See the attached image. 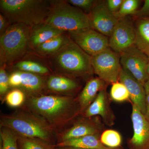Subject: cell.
Here are the masks:
<instances>
[{
    "label": "cell",
    "mask_w": 149,
    "mask_h": 149,
    "mask_svg": "<svg viewBox=\"0 0 149 149\" xmlns=\"http://www.w3.org/2000/svg\"><path fill=\"white\" fill-rule=\"evenodd\" d=\"M94 72L105 83H113L119 81L122 67L120 54L110 48L92 56Z\"/></svg>",
    "instance_id": "obj_7"
},
{
    "label": "cell",
    "mask_w": 149,
    "mask_h": 149,
    "mask_svg": "<svg viewBox=\"0 0 149 149\" xmlns=\"http://www.w3.org/2000/svg\"><path fill=\"white\" fill-rule=\"evenodd\" d=\"M136 32L135 25L128 17L119 18L109 37V47L120 54L135 45Z\"/></svg>",
    "instance_id": "obj_10"
},
{
    "label": "cell",
    "mask_w": 149,
    "mask_h": 149,
    "mask_svg": "<svg viewBox=\"0 0 149 149\" xmlns=\"http://www.w3.org/2000/svg\"><path fill=\"white\" fill-rule=\"evenodd\" d=\"M146 95V113L145 116L149 120V79L144 85Z\"/></svg>",
    "instance_id": "obj_35"
},
{
    "label": "cell",
    "mask_w": 149,
    "mask_h": 149,
    "mask_svg": "<svg viewBox=\"0 0 149 149\" xmlns=\"http://www.w3.org/2000/svg\"><path fill=\"white\" fill-rule=\"evenodd\" d=\"M1 126L17 136L40 139L51 143L55 135V130L49 124L30 111H16L2 116Z\"/></svg>",
    "instance_id": "obj_2"
},
{
    "label": "cell",
    "mask_w": 149,
    "mask_h": 149,
    "mask_svg": "<svg viewBox=\"0 0 149 149\" xmlns=\"http://www.w3.org/2000/svg\"><path fill=\"white\" fill-rule=\"evenodd\" d=\"M31 27L14 23L6 28L0 37L1 53L6 62L10 64L23 55L30 44Z\"/></svg>",
    "instance_id": "obj_6"
},
{
    "label": "cell",
    "mask_w": 149,
    "mask_h": 149,
    "mask_svg": "<svg viewBox=\"0 0 149 149\" xmlns=\"http://www.w3.org/2000/svg\"><path fill=\"white\" fill-rule=\"evenodd\" d=\"M135 25V45L149 56V17L137 18Z\"/></svg>",
    "instance_id": "obj_19"
},
{
    "label": "cell",
    "mask_w": 149,
    "mask_h": 149,
    "mask_svg": "<svg viewBox=\"0 0 149 149\" xmlns=\"http://www.w3.org/2000/svg\"><path fill=\"white\" fill-rule=\"evenodd\" d=\"M102 143L106 146L115 149L120 146L122 143V137L116 130L109 129L104 130L100 136Z\"/></svg>",
    "instance_id": "obj_24"
},
{
    "label": "cell",
    "mask_w": 149,
    "mask_h": 149,
    "mask_svg": "<svg viewBox=\"0 0 149 149\" xmlns=\"http://www.w3.org/2000/svg\"><path fill=\"white\" fill-rule=\"evenodd\" d=\"M131 120L133 134L129 141L130 145L136 149H149V120L133 104Z\"/></svg>",
    "instance_id": "obj_12"
},
{
    "label": "cell",
    "mask_w": 149,
    "mask_h": 149,
    "mask_svg": "<svg viewBox=\"0 0 149 149\" xmlns=\"http://www.w3.org/2000/svg\"><path fill=\"white\" fill-rule=\"evenodd\" d=\"M71 40L86 53L93 56L109 47V39L92 28L69 32Z\"/></svg>",
    "instance_id": "obj_9"
},
{
    "label": "cell",
    "mask_w": 149,
    "mask_h": 149,
    "mask_svg": "<svg viewBox=\"0 0 149 149\" xmlns=\"http://www.w3.org/2000/svg\"><path fill=\"white\" fill-rule=\"evenodd\" d=\"M17 143L20 149H55L56 146L35 138H27L17 136Z\"/></svg>",
    "instance_id": "obj_23"
},
{
    "label": "cell",
    "mask_w": 149,
    "mask_h": 149,
    "mask_svg": "<svg viewBox=\"0 0 149 149\" xmlns=\"http://www.w3.org/2000/svg\"><path fill=\"white\" fill-rule=\"evenodd\" d=\"M0 7L11 22L31 27L44 23L50 9L47 2L41 0H1Z\"/></svg>",
    "instance_id": "obj_3"
},
{
    "label": "cell",
    "mask_w": 149,
    "mask_h": 149,
    "mask_svg": "<svg viewBox=\"0 0 149 149\" xmlns=\"http://www.w3.org/2000/svg\"><path fill=\"white\" fill-rule=\"evenodd\" d=\"M55 149H86L80 148H74V147H56Z\"/></svg>",
    "instance_id": "obj_37"
},
{
    "label": "cell",
    "mask_w": 149,
    "mask_h": 149,
    "mask_svg": "<svg viewBox=\"0 0 149 149\" xmlns=\"http://www.w3.org/2000/svg\"><path fill=\"white\" fill-rule=\"evenodd\" d=\"M15 67L20 71L35 74H46L49 72L47 68L42 65L30 61H23L17 63Z\"/></svg>",
    "instance_id": "obj_25"
},
{
    "label": "cell",
    "mask_w": 149,
    "mask_h": 149,
    "mask_svg": "<svg viewBox=\"0 0 149 149\" xmlns=\"http://www.w3.org/2000/svg\"><path fill=\"white\" fill-rule=\"evenodd\" d=\"M112 85L110 96L113 100L117 102H122L130 99L128 90L124 84L118 81Z\"/></svg>",
    "instance_id": "obj_27"
},
{
    "label": "cell",
    "mask_w": 149,
    "mask_h": 149,
    "mask_svg": "<svg viewBox=\"0 0 149 149\" xmlns=\"http://www.w3.org/2000/svg\"><path fill=\"white\" fill-rule=\"evenodd\" d=\"M149 58V64H148V74L149 77V56H148Z\"/></svg>",
    "instance_id": "obj_38"
},
{
    "label": "cell",
    "mask_w": 149,
    "mask_h": 149,
    "mask_svg": "<svg viewBox=\"0 0 149 149\" xmlns=\"http://www.w3.org/2000/svg\"><path fill=\"white\" fill-rule=\"evenodd\" d=\"M101 134L88 135L59 142L56 147H74L86 149H115L106 146L100 140Z\"/></svg>",
    "instance_id": "obj_17"
},
{
    "label": "cell",
    "mask_w": 149,
    "mask_h": 149,
    "mask_svg": "<svg viewBox=\"0 0 149 149\" xmlns=\"http://www.w3.org/2000/svg\"><path fill=\"white\" fill-rule=\"evenodd\" d=\"M27 107L29 111L54 130L65 126L82 112L77 100L68 96H32Z\"/></svg>",
    "instance_id": "obj_1"
},
{
    "label": "cell",
    "mask_w": 149,
    "mask_h": 149,
    "mask_svg": "<svg viewBox=\"0 0 149 149\" xmlns=\"http://www.w3.org/2000/svg\"><path fill=\"white\" fill-rule=\"evenodd\" d=\"M105 83L99 77L92 78L87 82L77 99L82 112L95 100L99 92L104 89Z\"/></svg>",
    "instance_id": "obj_16"
},
{
    "label": "cell",
    "mask_w": 149,
    "mask_h": 149,
    "mask_svg": "<svg viewBox=\"0 0 149 149\" xmlns=\"http://www.w3.org/2000/svg\"><path fill=\"white\" fill-rule=\"evenodd\" d=\"M7 25V22L6 17L3 14H0V31L1 33L2 34L3 32L6 29V26Z\"/></svg>",
    "instance_id": "obj_36"
},
{
    "label": "cell",
    "mask_w": 149,
    "mask_h": 149,
    "mask_svg": "<svg viewBox=\"0 0 149 149\" xmlns=\"http://www.w3.org/2000/svg\"><path fill=\"white\" fill-rule=\"evenodd\" d=\"M47 86L48 89L54 92L65 93L74 91L78 85L75 81L70 78L53 75L48 79Z\"/></svg>",
    "instance_id": "obj_20"
},
{
    "label": "cell",
    "mask_w": 149,
    "mask_h": 149,
    "mask_svg": "<svg viewBox=\"0 0 149 149\" xmlns=\"http://www.w3.org/2000/svg\"><path fill=\"white\" fill-rule=\"evenodd\" d=\"M54 60L57 66L67 73L84 77L94 73L92 56L72 40L56 53Z\"/></svg>",
    "instance_id": "obj_5"
},
{
    "label": "cell",
    "mask_w": 149,
    "mask_h": 149,
    "mask_svg": "<svg viewBox=\"0 0 149 149\" xmlns=\"http://www.w3.org/2000/svg\"><path fill=\"white\" fill-rule=\"evenodd\" d=\"M19 72L21 77L20 87L30 93H38L42 89L44 81L40 75L23 71Z\"/></svg>",
    "instance_id": "obj_21"
},
{
    "label": "cell",
    "mask_w": 149,
    "mask_h": 149,
    "mask_svg": "<svg viewBox=\"0 0 149 149\" xmlns=\"http://www.w3.org/2000/svg\"><path fill=\"white\" fill-rule=\"evenodd\" d=\"M1 149H18L17 136L8 128L1 127Z\"/></svg>",
    "instance_id": "obj_26"
},
{
    "label": "cell",
    "mask_w": 149,
    "mask_h": 149,
    "mask_svg": "<svg viewBox=\"0 0 149 149\" xmlns=\"http://www.w3.org/2000/svg\"><path fill=\"white\" fill-rule=\"evenodd\" d=\"M44 23L63 32H77L91 28L89 15L80 9L65 2L53 6Z\"/></svg>",
    "instance_id": "obj_4"
},
{
    "label": "cell",
    "mask_w": 149,
    "mask_h": 149,
    "mask_svg": "<svg viewBox=\"0 0 149 149\" xmlns=\"http://www.w3.org/2000/svg\"><path fill=\"white\" fill-rule=\"evenodd\" d=\"M68 3L70 4L84 10L85 11H91L95 3V1L93 0H69Z\"/></svg>",
    "instance_id": "obj_30"
},
{
    "label": "cell",
    "mask_w": 149,
    "mask_h": 149,
    "mask_svg": "<svg viewBox=\"0 0 149 149\" xmlns=\"http://www.w3.org/2000/svg\"><path fill=\"white\" fill-rule=\"evenodd\" d=\"M10 86L20 87L21 85V77L19 71L13 72L9 77Z\"/></svg>",
    "instance_id": "obj_34"
},
{
    "label": "cell",
    "mask_w": 149,
    "mask_h": 149,
    "mask_svg": "<svg viewBox=\"0 0 149 149\" xmlns=\"http://www.w3.org/2000/svg\"><path fill=\"white\" fill-rule=\"evenodd\" d=\"M25 95L24 92L19 89H14L7 94L5 100L8 105L13 107L20 106L24 102Z\"/></svg>",
    "instance_id": "obj_29"
},
{
    "label": "cell",
    "mask_w": 149,
    "mask_h": 149,
    "mask_svg": "<svg viewBox=\"0 0 149 149\" xmlns=\"http://www.w3.org/2000/svg\"><path fill=\"white\" fill-rule=\"evenodd\" d=\"M122 68L126 70L143 85L149 79L148 56L135 45L120 54Z\"/></svg>",
    "instance_id": "obj_8"
},
{
    "label": "cell",
    "mask_w": 149,
    "mask_h": 149,
    "mask_svg": "<svg viewBox=\"0 0 149 149\" xmlns=\"http://www.w3.org/2000/svg\"><path fill=\"white\" fill-rule=\"evenodd\" d=\"M9 77L5 69L3 67L0 69V94L3 96L7 92L9 85Z\"/></svg>",
    "instance_id": "obj_31"
},
{
    "label": "cell",
    "mask_w": 149,
    "mask_h": 149,
    "mask_svg": "<svg viewBox=\"0 0 149 149\" xmlns=\"http://www.w3.org/2000/svg\"><path fill=\"white\" fill-rule=\"evenodd\" d=\"M140 1L139 0H123L120 9L115 14L119 17H125L129 15H134L138 10Z\"/></svg>",
    "instance_id": "obj_28"
},
{
    "label": "cell",
    "mask_w": 149,
    "mask_h": 149,
    "mask_svg": "<svg viewBox=\"0 0 149 149\" xmlns=\"http://www.w3.org/2000/svg\"><path fill=\"white\" fill-rule=\"evenodd\" d=\"M123 1V0H107L105 3L109 11L112 13L116 14L120 9Z\"/></svg>",
    "instance_id": "obj_32"
},
{
    "label": "cell",
    "mask_w": 149,
    "mask_h": 149,
    "mask_svg": "<svg viewBox=\"0 0 149 149\" xmlns=\"http://www.w3.org/2000/svg\"><path fill=\"white\" fill-rule=\"evenodd\" d=\"M70 39L63 35L57 36L40 45L37 48L39 52L44 54H54L58 52L70 41Z\"/></svg>",
    "instance_id": "obj_22"
},
{
    "label": "cell",
    "mask_w": 149,
    "mask_h": 149,
    "mask_svg": "<svg viewBox=\"0 0 149 149\" xmlns=\"http://www.w3.org/2000/svg\"><path fill=\"white\" fill-rule=\"evenodd\" d=\"M119 81L124 84L128 90L132 104L135 105L145 115L146 95L144 85L122 68L119 74Z\"/></svg>",
    "instance_id": "obj_13"
},
{
    "label": "cell",
    "mask_w": 149,
    "mask_h": 149,
    "mask_svg": "<svg viewBox=\"0 0 149 149\" xmlns=\"http://www.w3.org/2000/svg\"><path fill=\"white\" fill-rule=\"evenodd\" d=\"M103 126L98 120L85 118L77 121L60 135V141L77 139L88 135L101 134Z\"/></svg>",
    "instance_id": "obj_14"
},
{
    "label": "cell",
    "mask_w": 149,
    "mask_h": 149,
    "mask_svg": "<svg viewBox=\"0 0 149 149\" xmlns=\"http://www.w3.org/2000/svg\"><path fill=\"white\" fill-rule=\"evenodd\" d=\"M63 32L45 23L33 27L30 38V44L37 48L52 38L63 35Z\"/></svg>",
    "instance_id": "obj_18"
},
{
    "label": "cell",
    "mask_w": 149,
    "mask_h": 149,
    "mask_svg": "<svg viewBox=\"0 0 149 149\" xmlns=\"http://www.w3.org/2000/svg\"><path fill=\"white\" fill-rule=\"evenodd\" d=\"M88 15L91 28L109 38L120 18L109 11L106 3L95 4Z\"/></svg>",
    "instance_id": "obj_11"
},
{
    "label": "cell",
    "mask_w": 149,
    "mask_h": 149,
    "mask_svg": "<svg viewBox=\"0 0 149 149\" xmlns=\"http://www.w3.org/2000/svg\"><path fill=\"white\" fill-rule=\"evenodd\" d=\"M133 15L137 18L149 17V0L144 1L143 6L138 10Z\"/></svg>",
    "instance_id": "obj_33"
},
{
    "label": "cell",
    "mask_w": 149,
    "mask_h": 149,
    "mask_svg": "<svg viewBox=\"0 0 149 149\" xmlns=\"http://www.w3.org/2000/svg\"><path fill=\"white\" fill-rule=\"evenodd\" d=\"M83 114L87 118L100 116L107 125H113L115 117L110 106L105 89L99 92L95 100L85 110Z\"/></svg>",
    "instance_id": "obj_15"
}]
</instances>
